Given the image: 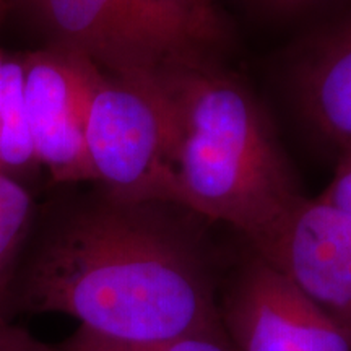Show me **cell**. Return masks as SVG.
I'll list each match as a JSON object with an SVG mask.
<instances>
[{
	"mask_svg": "<svg viewBox=\"0 0 351 351\" xmlns=\"http://www.w3.org/2000/svg\"><path fill=\"white\" fill-rule=\"evenodd\" d=\"M317 199L351 215V147L340 152L332 182Z\"/></svg>",
	"mask_w": 351,
	"mask_h": 351,
	"instance_id": "cell-12",
	"label": "cell"
},
{
	"mask_svg": "<svg viewBox=\"0 0 351 351\" xmlns=\"http://www.w3.org/2000/svg\"><path fill=\"white\" fill-rule=\"evenodd\" d=\"M54 348L56 351H236L221 324L205 330L153 341L111 340L78 327Z\"/></svg>",
	"mask_w": 351,
	"mask_h": 351,
	"instance_id": "cell-11",
	"label": "cell"
},
{
	"mask_svg": "<svg viewBox=\"0 0 351 351\" xmlns=\"http://www.w3.org/2000/svg\"><path fill=\"white\" fill-rule=\"evenodd\" d=\"M295 85L315 134L339 152L351 147V10L315 39Z\"/></svg>",
	"mask_w": 351,
	"mask_h": 351,
	"instance_id": "cell-8",
	"label": "cell"
},
{
	"mask_svg": "<svg viewBox=\"0 0 351 351\" xmlns=\"http://www.w3.org/2000/svg\"><path fill=\"white\" fill-rule=\"evenodd\" d=\"M52 46L75 51L116 77H148L212 56L223 41L212 20L171 0H23Z\"/></svg>",
	"mask_w": 351,
	"mask_h": 351,
	"instance_id": "cell-3",
	"label": "cell"
},
{
	"mask_svg": "<svg viewBox=\"0 0 351 351\" xmlns=\"http://www.w3.org/2000/svg\"><path fill=\"white\" fill-rule=\"evenodd\" d=\"M25 112L34 156L56 184L95 182L86 150L91 96L104 70L47 44L23 52Z\"/></svg>",
	"mask_w": 351,
	"mask_h": 351,
	"instance_id": "cell-5",
	"label": "cell"
},
{
	"mask_svg": "<svg viewBox=\"0 0 351 351\" xmlns=\"http://www.w3.org/2000/svg\"><path fill=\"white\" fill-rule=\"evenodd\" d=\"M267 5L274 8H282V10H291V8H296L302 5V3L311 2V0H262Z\"/></svg>",
	"mask_w": 351,
	"mask_h": 351,
	"instance_id": "cell-15",
	"label": "cell"
},
{
	"mask_svg": "<svg viewBox=\"0 0 351 351\" xmlns=\"http://www.w3.org/2000/svg\"><path fill=\"white\" fill-rule=\"evenodd\" d=\"M219 320L236 351H351L346 333L261 256L241 270Z\"/></svg>",
	"mask_w": 351,
	"mask_h": 351,
	"instance_id": "cell-6",
	"label": "cell"
},
{
	"mask_svg": "<svg viewBox=\"0 0 351 351\" xmlns=\"http://www.w3.org/2000/svg\"><path fill=\"white\" fill-rule=\"evenodd\" d=\"M36 168L25 112L23 54L0 49V173L21 181Z\"/></svg>",
	"mask_w": 351,
	"mask_h": 351,
	"instance_id": "cell-9",
	"label": "cell"
},
{
	"mask_svg": "<svg viewBox=\"0 0 351 351\" xmlns=\"http://www.w3.org/2000/svg\"><path fill=\"white\" fill-rule=\"evenodd\" d=\"M86 150L101 194L181 207L168 112L152 75L103 73L88 111Z\"/></svg>",
	"mask_w": 351,
	"mask_h": 351,
	"instance_id": "cell-4",
	"label": "cell"
},
{
	"mask_svg": "<svg viewBox=\"0 0 351 351\" xmlns=\"http://www.w3.org/2000/svg\"><path fill=\"white\" fill-rule=\"evenodd\" d=\"M0 351H56L13 320H0Z\"/></svg>",
	"mask_w": 351,
	"mask_h": 351,
	"instance_id": "cell-13",
	"label": "cell"
},
{
	"mask_svg": "<svg viewBox=\"0 0 351 351\" xmlns=\"http://www.w3.org/2000/svg\"><path fill=\"white\" fill-rule=\"evenodd\" d=\"M152 78L168 112L181 207L256 244L301 197L256 98L212 56Z\"/></svg>",
	"mask_w": 351,
	"mask_h": 351,
	"instance_id": "cell-2",
	"label": "cell"
},
{
	"mask_svg": "<svg viewBox=\"0 0 351 351\" xmlns=\"http://www.w3.org/2000/svg\"><path fill=\"white\" fill-rule=\"evenodd\" d=\"M36 226V205L21 181L0 173V320L10 319L12 289Z\"/></svg>",
	"mask_w": 351,
	"mask_h": 351,
	"instance_id": "cell-10",
	"label": "cell"
},
{
	"mask_svg": "<svg viewBox=\"0 0 351 351\" xmlns=\"http://www.w3.org/2000/svg\"><path fill=\"white\" fill-rule=\"evenodd\" d=\"M181 210L101 194L51 218L26 245L10 319L64 314L121 341L219 326L212 262Z\"/></svg>",
	"mask_w": 351,
	"mask_h": 351,
	"instance_id": "cell-1",
	"label": "cell"
},
{
	"mask_svg": "<svg viewBox=\"0 0 351 351\" xmlns=\"http://www.w3.org/2000/svg\"><path fill=\"white\" fill-rule=\"evenodd\" d=\"M252 247L351 341V215L301 195Z\"/></svg>",
	"mask_w": 351,
	"mask_h": 351,
	"instance_id": "cell-7",
	"label": "cell"
},
{
	"mask_svg": "<svg viewBox=\"0 0 351 351\" xmlns=\"http://www.w3.org/2000/svg\"><path fill=\"white\" fill-rule=\"evenodd\" d=\"M5 5H7V0H0V20H2L3 12H5Z\"/></svg>",
	"mask_w": 351,
	"mask_h": 351,
	"instance_id": "cell-16",
	"label": "cell"
},
{
	"mask_svg": "<svg viewBox=\"0 0 351 351\" xmlns=\"http://www.w3.org/2000/svg\"><path fill=\"white\" fill-rule=\"evenodd\" d=\"M171 2L178 3L179 7L186 8V10L195 13V15L205 16V19H219L213 7V0H171Z\"/></svg>",
	"mask_w": 351,
	"mask_h": 351,
	"instance_id": "cell-14",
	"label": "cell"
}]
</instances>
